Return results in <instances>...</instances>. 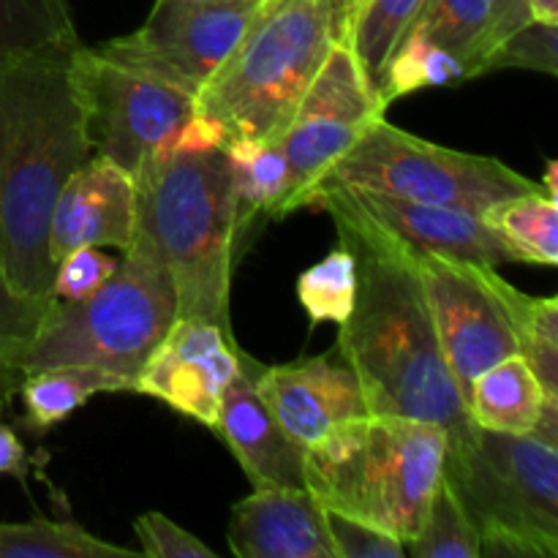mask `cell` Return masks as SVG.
<instances>
[{
  "label": "cell",
  "mask_w": 558,
  "mask_h": 558,
  "mask_svg": "<svg viewBox=\"0 0 558 558\" xmlns=\"http://www.w3.org/2000/svg\"><path fill=\"white\" fill-rule=\"evenodd\" d=\"M308 207L330 213L354 256L357 292L336 352L357 376L368 414L439 425L447 445L461 441L474 423L439 349L414 254L332 194H316Z\"/></svg>",
  "instance_id": "1"
},
{
  "label": "cell",
  "mask_w": 558,
  "mask_h": 558,
  "mask_svg": "<svg viewBox=\"0 0 558 558\" xmlns=\"http://www.w3.org/2000/svg\"><path fill=\"white\" fill-rule=\"evenodd\" d=\"M80 33L0 60V265L16 292L52 298L49 216L90 158L74 80Z\"/></svg>",
  "instance_id": "2"
},
{
  "label": "cell",
  "mask_w": 558,
  "mask_h": 558,
  "mask_svg": "<svg viewBox=\"0 0 558 558\" xmlns=\"http://www.w3.org/2000/svg\"><path fill=\"white\" fill-rule=\"evenodd\" d=\"M136 183L134 238L172 276L178 319H202L232 332L229 289L240 227L223 147L167 150L153 156Z\"/></svg>",
  "instance_id": "3"
},
{
  "label": "cell",
  "mask_w": 558,
  "mask_h": 558,
  "mask_svg": "<svg viewBox=\"0 0 558 558\" xmlns=\"http://www.w3.org/2000/svg\"><path fill=\"white\" fill-rule=\"evenodd\" d=\"M338 38L332 0H259L194 112L229 142H276Z\"/></svg>",
  "instance_id": "4"
},
{
  "label": "cell",
  "mask_w": 558,
  "mask_h": 558,
  "mask_svg": "<svg viewBox=\"0 0 558 558\" xmlns=\"http://www.w3.org/2000/svg\"><path fill=\"white\" fill-rule=\"evenodd\" d=\"M447 434L439 425L365 414L305 447V488L325 510L396 534H417L441 480Z\"/></svg>",
  "instance_id": "5"
},
{
  "label": "cell",
  "mask_w": 558,
  "mask_h": 558,
  "mask_svg": "<svg viewBox=\"0 0 558 558\" xmlns=\"http://www.w3.org/2000/svg\"><path fill=\"white\" fill-rule=\"evenodd\" d=\"M178 319L172 276L142 240H131L112 276L80 300H54L22 357V374L96 368L134 392L147 357Z\"/></svg>",
  "instance_id": "6"
},
{
  "label": "cell",
  "mask_w": 558,
  "mask_h": 558,
  "mask_svg": "<svg viewBox=\"0 0 558 558\" xmlns=\"http://www.w3.org/2000/svg\"><path fill=\"white\" fill-rule=\"evenodd\" d=\"M441 480L480 534V558H558V441L474 425L450 441Z\"/></svg>",
  "instance_id": "7"
},
{
  "label": "cell",
  "mask_w": 558,
  "mask_h": 558,
  "mask_svg": "<svg viewBox=\"0 0 558 558\" xmlns=\"http://www.w3.org/2000/svg\"><path fill=\"white\" fill-rule=\"evenodd\" d=\"M322 189L374 191V194L401 196L425 205L463 207L480 216L485 207L507 196L537 191L543 185L523 178L499 158L450 150L420 140L387 123L381 114L327 169L314 194Z\"/></svg>",
  "instance_id": "8"
},
{
  "label": "cell",
  "mask_w": 558,
  "mask_h": 558,
  "mask_svg": "<svg viewBox=\"0 0 558 558\" xmlns=\"http://www.w3.org/2000/svg\"><path fill=\"white\" fill-rule=\"evenodd\" d=\"M74 80L85 109L87 145L131 178L153 156L167 153L194 118L191 93L112 63L85 44L74 54Z\"/></svg>",
  "instance_id": "9"
},
{
  "label": "cell",
  "mask_w": 558,
  "mask_h": 558,
  "mask_svg": "<svg viewBox=\"0 0 558 558\" xmlns=\"http://www.w3.org/2000/svg\"><path fill=\"white\" fill-rule=\"evenodd\" d=\"M256 3L259 0H156L140 31L93 49L196 98L243 36Z\"/></svg>",
  "instance_id": "10"
},
{
  "label": "cell",
  "mask_w": 558,
  "mask_h": 558,
  "mask_svg": "<svg viewBox=\"0 0 558 558\" xmlns=\"http://www.w3.org/2000/svg\"><path fill=\"white\" fill-rule=\"evenodd\" d=\"M387 109L371 93L347 41H336L305 90L278 147L289 167V213L308 207L316 183Z\"/></svg>",
  "instance_id": "11"
},
{
  "label": "cell",
  "mask_w": 558,
  "mask_h": 558,
  "mask_svg": "<svg viewBox=\"0 0 558 558\" xmlns=\"http://www.w3.org/2000/svg\"><path fill=\"white\" fill-rule=\"evenodd\" d=\"M412 254L439 349L466 401L469 387L485 368L518 354L515 338L501 308L477 281L469 262L417 251Z\"/></svg>",
  "instance_id": "12"
},
{
  "label": "cell",
  "mask_w": 558,
  "mask_h": 558,
  "mask_svg": "<svg viewBox=\"0 0 558 558\" xmlns=\"http://www.w3.org/2000/svg\"><path fill=\"white\" fill-rule=\"evenodd\" d=\"M243 349L234 336L202 319H174L147 357L134 392L163 401L174 412L213 428L221 392L240 371Z\"/></svg>",
  "instance_id": "13"
},
{
  "label": "cell",
  "mask_w": 558,
  "mask_h": 558,
  "mask_svg": "<svg viewBox=\"0 0 558 558\" xmlns=\"http://www.w3.org/2000/svg\"><path fill=\"white\" fill-rule=\"evenodd\" d=\"M316 194H332L417 254H441L490 267L518 262L510 245L477 213H469L463 207L425 205V202L354 189H322Z\"/></svg>",
  "instance_id": "14"
},
{
  "label": "cell",
  "mask_w": 558,
  "mask_h": 558,
  "mask_svg": "<svg viewBox=\"0 0 558 558\" xmlns=\"http://www.w3.org/2000/svg\"><path fill=\"white\" fill-rule=\"evenodd\" d=\"M256 390L278 425L303 447L316 445L336 425L368 414L357 376L336 349L300 363L259 365Z\"/></svg>",
  "instance_id": "15"
},
{
  "label": "cell",
  "mask_w": 558,
  "mask_h": 558,
  "mask_svg": "<svg viewBox=\"0 0 558 558\" xmlns=\"http://www.w3.org/2000/svg\"><path fill=\"white\" fill-rule=\"evenodd\" d=\"M136 229V183L104 156H90L60 189L49 216V256L82 245L125 251Z\"/></svg>",
  "instance_id": "16"
},
{
  "label": "cell",
  "mask_w": 558,
  "mask_h": 558,
  "mask_svg": "<svg viewBox=\"0 0 558 558\" xmlns=\"http://www.w3.org/2000/svg\"><path fill=\"white\" fill-rule=\"evenodd\" d=\"M256 363L240 354V371L223 387L210 430L229 447L245 477L259 488H305V447L278 425L256 390Z\"/></svg>",
  "instance_id": "17"
},
{
  "label": "cell",
  "mask_w": 558,
  "mask_h": 558,
  "mask_svg": "<svg viewBox=\"0 0 558 558\" xmlns=\"http://www.w3.org/2000/svg\"><path fill=\"white\" fill-rule=\"evenodd\" d=\"M229 548L238 558H336L325 507L308 488H254L232 507Z\"/></svg>",
  "instance_id": "18"
},
{
  "label": "cell",
  "mask_w": 558,
  "mask_h": 558,
  "mask_svg": "<svg viewBox=\"0 0 558 558\" xmlns=\"http://www.w3.org/2000/svg\"><path fill=\"white\" fill-rule=\"evenodd\" d=\"M550 407H558V401L548 398L521 354H510L485 368L466 392L469 420L477 428L496 434H534Z\"/></svg>",
  "instance_id": "19"
},
{
  "label": "cell",
  "mask_w": 558,
  "mask_h": 558,
  "mask_svg": "<svg viewBox=\"0 0 558 558\" xmlns=\"http://www.w3.org/2000/svg\"><path fill=\"white\" fill-rule=\"evenodd\" d=\"M469 267L505 314L518 354L537 374L548 398L558 401V300L521 292L490 265L469 262Z\"/></svg>",
  "instance_id": "20"
},
{
  "label": "cell",
  "mask_w": 558,
  "mask_h": 558,
  "mask_svg": "<svg viewBox=\"0 0 558 558\" xmlns=\"http://www.w3.org/2000/svg\"><path fill=\"white\" fill-rule=\"evenodd\" d=\"M101 392H129V387L118 376L96 368L33 371L20 381L25 425L44 434L69 420L76 409H82L93 396H101Z\"/></svg>",
  "instance_id": "21"
},
{
  "label": "cell",
  "mask_w": 558,
  "mask_h": 558,
  "mask_svg": "<svg viewBox=\"0 0 558 558\" xmlns=\"http://www.w3.org/2000/svg\"><path fill=\"white\" fill-rule=\"evenodd\" d=\"M485 223L505 240L526 265H558V196L545 189L507 196L480 213Z\"/></svg>",
  "instance_id": "22"
},
{
  "label": "cell",
  "mask_w": 558,
  "mask_h": 558,
  "mask_svg": "<svg viewBox=\"0 0 558 558\" xmlns=\"http://www.w3.org/2000/svg\"><path fill=\"white\" fill-rule=\"evenodd\" d=\"M223 150L238 194L240 227H245L256 213L272 218L287 216L292 183L278 142H229Z\"/></svg>",
  "instance_id": "23"
},
{
  "label": "cell",
  "mask_w": 558,
  "mask_h": 558,
  "mask_svg": "<svg viewBox=\"0 0 558 558\" xmlns=\"http://www.w3.org/2000/svg\"><path fill=\"white\" fill-rule=\"evenodd\" d=\"M129 550L96 537L74 521L33 518L27 523H0V558H140Z\"/></svg>",
  "instance_id": "24"
},
{
  "label": "cell",
  "mask_w": 558,
  "mask_h": 558,
  "mask_svg": "<svg viewBox=\"0 0 558 558\" xmlns=\"http://www.w3.org/2000/svg\"><path fill=\"white\" fill-rule=\"evenodd\" d=\"M423 3L425 0H365L363 9L357 11V16L349 25L343 41L354 52V60H357L360 71H363L365 82H368L371 93L376 98L381 93V76H385L390 52L396 49L403 31L412 25Z\"/></svg>",
  "instance_id": "25"
},
{
  "label": "cell",
  "mask_w": 558,
  "mask_h": 558,
  "mask_svg": "<svg viewBox=\"0 0 558 558\" xmlns=\"http://www.w3.org/2000/svg\"><path fill=\"white\" fill-rule=\"evenodd\" d=\"M490 5L494 0H425L403 36H420L447 49L452 58L461 60L463 82H466L469 69H472L485 31H488Z\"/></svg>",
  "instance_id": "26"
},
{
  "label": "cell",
  "mask_w": 558,
  "mask_h": 558,
  "mask_svg": "<svg viewBox=\"0 0 558 558\" xmlns=\"http://www.w3.org/2000/svg\"><path fill=\"white\" fill-rule=\"evenodd\" d=\"M58 298H27L16 292L0 265V414L20 392L22 357Z\"/></svg>",
  "instance_id": "27"
},
{
  "label": "cell",
  "mask_w": 558,
  "mask_h": 558,
  "mask_svg": "<svg viewBox=\"0 0 558 558\" xmlns=\"http://www.w3.org/2000/svg\"><path fill=\"white\" fill-rule=\"evenodd\" d=\"M456 82H463L461 60L452 58L447 49L425 41V38L403 36L385 65L379 98L387 109L396 98L409 96L414 90L456 85Z\"/></svg>",
  "instance_id": "28"
},
{
  "label": "cell",
  "mask_w": 558,
  "mask_h": 558,
  "mask_svg": "<svg viewBox=\"0 0 558 558\" xmlns=\"http://www.w3.org/2000/svg\"><path fill=\"white\" fill-rule=\"evenodd\" d=\"M414 558H480V534L450 485L439 480L417 534L407 543Z\"/></svg>",
  "instance_id": "29"
},
{
  "label": "cell",
  "mask_w": 558,
  "mask_h": 558,
  "mask_svg": "<svg viewBox=\"0 0 558 558\" xmlns=\"http://www.w3.org/2000/svg\"><path fill=\"white\" fill-rule=\"evenodd\" d=\"M357 292V270L349 248L338 245L322 262L298 278V300L314 325L332 322L343 325L354 308Z\"/></svg>",
  "instance_id": "30"
},
{
  "label": "cell",
  "mask_w": 558,
  "mask_h": 558,
  "mask_svg": "<svg viewBox=\"0 0 558 558\" xmlns=\"http://www.w3.org/2000/svg\"><path fill=\"white\" fill-rule=\"evenodd\" d=\"M74 31L69 0H0V60Z\"/></svg>",
  "instance_id": "31"
},
{
  "label": "cell",
  "mask_w": 558,
  "mask_h": 558,
  "mask_svg": "<svg viewBox=\"0 0 558 558\" xmlns=\"http://www.w3.org/2000/svg\"><path fill=\"white\" fill-rule=\"evenodd\" d=\"M501 69H532L543 74H558V25H545V22H529L521 31L512 33L510 38L494 47L488 58L480 63L477 76L490 74Z\"/></svg>",
  "instance_id": "32"
},
{
  "label": "cell",
  "mask_w": 558,
  "mask_h": 558,
  "mask_svg": "<svg viewBox=\"0 0 558 558\" xmlns=\"http://www.w3.org/2000/svg\"><path fill=\"white\" fill-rule=\"evenodd\" d=\"M327 534L336 548V558H403L407 545L396 534L379 526L325 510Z\"/></svg>",
  "instance_id": "33"
},
{
  "label": "cell",
  "mask_w": 558,
  "mask_h": 558,
  "mask_svg": "<svg viewBox=\"0 0 558 558\" xmlns=\"http://www.w3.org/2000/svg\"><path fill=\"white\" fill-rule=\"evenodd\" d=\"M118 259L104 254L96 245H82L69 251L54 262L52 276V298L58 300H80L96 292L104 281L114 272Z\"/></svg>",
  "instance_id": "34"
},
{
  "label": "cell",
  "mask_w": 558,
  "mask_h": 558,
  "mask_svg": "<svg viewBox=\"0 0 558 558\" xmlns=\"http://www.w3.org/2000/svg\"><path fill=\"white\" fill-rule=\"evenodd\" d=\"M134 532L147 558H216V550L161 512H142Z\"/></svg>",
  "instance_id": "35"
},
{
  "label": "cell",
  "mask_w": 558,
  "mask_h": 558,
  "mask_svg": "<svg viewBox=\"0 0 558 558\" xmlns=\"http://www.w3.org/2000/svg\"><path fill=\"white\" fill-rule=\"evenodd\" d=\"M532 22V14H529V0H494L490 5V22H488V31H485L483 44H480V52L474 58L472 69H469L466 80H477V71L480 63L488 58V52L494 47H499L505 38H510L512 33L521 31L523 25Z\"/></svg>",
  "instance_id": "36"
},
{
  "label": "cell",
  "mask_w": 558,
  "mask_h": 558,
  "mask_svg": "<svg viewBox=\"0 0 558 558\" xmlns=\"http://www.w3.org/2000/svg\"><path fill=\"white\" fill-rule=\"evenodd\" d=\"M0 474L20 480V483H25L31 474V458H27L25 445L3 423V414H0Z\"/></svg>",
  "instance_id": "37"
},
{
  "label": "cell",
  "mask_w": 558,
  "mask_h": 558,
  "mask_svg": "<svg viewBox=\"0 0 558 558\" xmlns=\"http://www.w3.org/2000/svg\"><path fill=\"white\" fill-rule=\"evenodd\" d=\"M365 0H332V11H336V31H338V38H347L349 33V25H352V20L357 16V11L363 9Z\"/></svg>",
  "instance_id": "38"
},
{
  "label": "cell",
  "mask_w": 558,
  "mask_h": 558,
  "mask_svg": "<svg viewBox=\"0 0 558 558\" xmlns=\"http://www.w3.org/2000/svg\"><path fill=\"white\" fill-rule=\"evenodd\" d=\"M529 14L534 22L558 25V0H529Z\"/></svg>",
  "instance_id": "39"
},
{
  "label": "cell",
  "mask_w": 558,
  "mask_h": 558,
  "mask_svg": "<svg viewBox=\"0 0 558 558\" xmlns=\"http://www.w3.org/2000/svg\"><path fill=\"white\" fill-rule=\"evenodd\" d=\"M556 174H558V163H556V161H548V172H545V185H543V189L548 191L550 196H558V180H556Z\"/></svg>",
  "instance_id": "40"
}]
</instances>
